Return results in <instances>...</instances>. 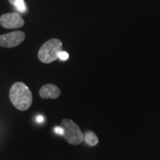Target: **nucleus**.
Listing matches in <instances>:
<instances>
[{"mask_svg":"<svg viewBox=\"0 0 160 160\" xmlns=\"http://www.w3.org/2000/svg\"><path fill=\"white\" fill-rule=\"evenodd\" d=\"M37 122H39V123H41V122H43V117H42V116H39V117H37Z\"/></svg>","mask_w":160,"mask_h":160,"instance_id":"9b49d317","label":"nucleus"},{"mask_svg":"<svg viewBox=\"0 0 160 160\" xmlns=\"http://www.w3.org/2000/svg\"><path fill=\"white\" fill-rule=\"evenodd\" d=\"M9 97L16 108L22 111L29 109L33 102V94L31 91L22 82H17L11 86Z\"/></svg>","mask_w":160,"mask_h":160,"instance_id":"f257e3e1","label":"nucleus"},{"mask_svg":"<svg viewBox=\"0 0 160 160\" xmlns=\"http://www.w3.org/2000/svg\"><path fill=\"white\" fill-rule=\"evenodd\" d=\"M84 140L85 142L90 146H95L97 145L99 142V139H98L97 136L93 133V131H87L84 135Z\"/></svg>","mask_w":160,"mask_h":160,"instance_id":"0eeeda50","label":"nucleus"},{"mask_svg":"<svg viewBox=\"0 0 160 160\" xmlns=\"http://www.w3.org/2000/svg\"><path fill=\"white\" fill-rule=\"evenodd\" d=\"M62 51V43L59 39H51L44 43L38 52V58L42 62L50 64L59 59V54Z\"/></svg>","mask_w":160,"mask_h":160,"instance_id":"f03ea898","label":"nucleus"},{"mask_svg":"<svg viewBox=\"0 0 160 160\" xmlns=\"http://www.w3.org/2000/svg\"><path fill=\"white\" fill-rule=\"evenodd\" d=\"M60 126L63 128L62 137L69 144L77 145L82 142L83 133L74 122L69 119H64L60 123Z\"/></svg>","mask_w":160,"mask_h":160,"instance_id":"7ed1b4c3","label":"nucleus"},{"mask_svg":"<svg viewBox=\"0 0 160 160\" xmlns=\"http://www.w3.org/2000/svg\"><path fill=\"white\" fill-rule=\"evenodd\" d=\"M25 21L18 13L13 12L0 17V25L6 29H17L23 27Z\"/></svg>","mask_w":160,"mask_h":160,"instance_id":"39448f33","label":"nucleus"},{"mask_svg":"<svg viewBox=\"0 0 160 160\" xmlns=\"http://www.w3.org/2000/svg\"><path fill=\"white\" fill-rule=\"evenodd\" d=\"M68 57H69V55L67 52L61 51L59 54V58L62 60H67L68 59Z\"/></svg>","mask_w":160,"mask_h":160,"instance_id":"1a4fd4ad","label":"nucleus"},{"mask_svg":"<svg viewBox=\"0 0 160 160\" xmlns=\"http://www.w3.org/2000/svg\"><path fill=\"white\" fill-rule=\"evenodd\" d=\"M54 131L57 133H58V134L63 136V133H64L63 128L60 125L59 126H56V127L54 128Z\"/></svg>","mask_w":160,"mask_h":160,"instance_id":"9d476101","label":"nucleus"},{"mask_svg":"<svg viewBox=\"0 0 160 160\" xmlns=\"http://www.w3.org/2000/svg\"><path fill=\"white\" fill-rule=\"evenodd\" d=\"M25 39V33L21 31H15L6 34L0 35V47L8 48L17 47L22 43Z\"/></svg>","mask_w":160,"mask_h":160,"instance_id":"20e7f679","label":"nucleus"},{"mask_svg":"<svg viewBox=\"0 0 160 160\" xmlns=\"http://www.w3.org/2000/svg\"><path fill=\"white\" fill-rule=\"evenodd\" d=\"M17 0H8V2H10V4H11L12 5H14V4L16 2H17Z\"/></svg>","mask_w":160,"mask_h":160,"instance_id":"f8f14e48","label":"nucleus"},{"mask_svg":"<svg viewBox=\"0 0 160 160\" xmlns=\"http://www.w3.org/2000/svg\"><path fill=\"white\" fill-rule=\"evenodd\" d=\"M61 95V91L57 85L47 84L43 85L39 90V96L42 99H57Z\"/></svg>","mask_w":160,"mask_h":160,"instance_id":"423d86ee","label":"nucleus"},{"mask_svg":"<svg viewBox=\"0 0 160 160\" xmlns=\"http://www.w3.org/2000/svg\"><path fill=\"white\" fill-rule=\"evenodd\" d=\"M14 6L19 10V11L22 12V13L26 11V6L24 0H17L14 4Z\"/></svg>","mask_w":160,"mask_h":160,"instance_id":"6e6552de","label":"nucleus"}]
</instances>
